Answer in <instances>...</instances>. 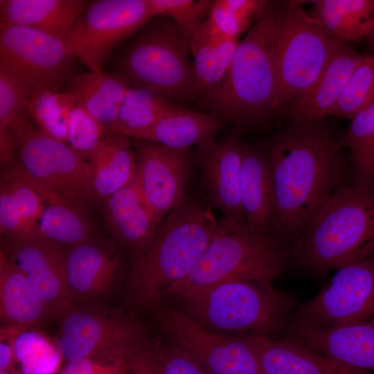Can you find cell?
I'll return each instance as SVG.
<instances>
[{"mask_svg": "<svg viewBox=\"0 0 374 374\" xmlns=\"http://www.w3.org/2000/svg\"><path fill=\"white\" fill-rule=\"evenodd\" d=\"M342 142L350 151L357 186L374 185V104L352 119Z\"/></svg>", "mask_w": 374, "mask_h": 374, "instance_id": "34", "label": "cell"}, {"mask_svg": "<svg viewBox=\"0 0 374 374\" xmlns=\"http://www.w3.org/2000/svg\"><path fill=\"white\" fill-rule=\"evenodd\" d=\"M4 339L10 341L21 374H54L62 360L54 341L28 329Z\"/></svg>", "mask_w": 374, "mask_h": 374, "instance_id": "33", "label": "cell"}, {"mask_svg": "<svg viewBox=\"0 0 374 374\" xmlns=\"http://www.w3.org/2000/svg\"><path fill=\"white\" fill-rule=\"evenodd\" d=\"M288 339L348 366L374 373V321L292 328Z\"/></svg>", "mask_w": 374, "mask_h": 374, "instance_id": "18", "label": "cell"}, {"mask_svg": "<svg viewBox=\"0 0 374 374\" xmlns=\"http://www.w3.org/2000/svg\"><path fill=\"white\" fill-rule=\"evenodd\" d=\"M277 10L270 3L240 41L220 87L206 98L220 114L235 123L258 120L276 110Z\"/></svg>", "mask_w": 374, "mask_h": 374, "instance_id": "5", "label": "cell"}, {"mask_svg": "<svg viewBox=\"0 0 374 374\" xmlns=\"http://www.w3.org/2000/svg\"><path fill=\"white\" fill-rule=\"evenodd\" d=\"M119 261L116 253L91 240L66 249L65 275L73 299L109 292Z\"/></svg>", "mask_w": 374, "mask_h": 374, "instance_id": "24", "label": "cell"}, {"mask_svg": "<svg viewBox=\"0 0 374 374\" xmlns=\"http://www.w3.org/2000/svg\"><path fill=\"white\" fill-rule=\"evenodd\" d=\"M221 125V121L216 114L184 109L162 118L133 138L172 148L187 149L197 145L202 149L215 142V138Z\"/></svg>", "mask_w": 374, "mask_h": 374, "instance_id": "28", "label": "cell"}, {"mask_svg": "<svg viewBox=\"0 0 374 374\" xmlns=\"http://www.w3.org/2000/svg\"><path fill=\"white\" fill-rule=\"evenodd\" d=\"M155 374H209L189 354L169 339L151 344Z\"/></svg>", "mask_w": 374, "mask_h": 374, "instance_id": "41", "label": "cell"}, {"mask_svg": "<svg viewBox=\"0 0 374 374\" xmlns=\"http://www.w3.org/2000/svg\"><path fill=\"white\" fill-rule=\"evenodd\" d=\"M135 154L138 163L136 181L152 211L157 230L185 197L190 171L188 153L187 149L137 140Z\"/></svg>", "mask_w": 374, "mask_h": 374, "instance_id": "15", "label": "cell"}, {"mask_svg": "<svg viewBox=\"0 0 374 374\" xmlns=\"http://www.w3.org/2000/svg\"><path fill=\"white\" fill-rule=\"evenodd\" d=\"M209 30L224 39L238 40L240 36L248 29L251 21L213 1L208 15L204 19Z\"/></svg>", "mask_w": 374, "mask_h": 374, "instance_id": "44", "label": "cell"}, {"mask_svg": "<svg viewBox=\"0 0 374 374\" xmlns=\"http://www.w3.org/2000/svg\"><path fill=\"white\" fill-rule=\"evenodd\" d=\"M130 355L87 357L66 362L57 374H127Z\"/></svg>", "mask_w": 374, "mask_h": 374, "instance_id": "42", "label": "cell"}, {"mask_svg": "<svg viewBox=\"0 0 374 374\" xmlns=\"http://www.w3.org/2000/svg\"><path fill=\"white\" fill-rule=\"evenodd\" d=\"M88 163L96 199L105 201L137 177V159L130 137L110 131Z\"/></svg>", "mask_w": 374, "mask_h": 374, "instance_id": "26", "label": "cell"}, {"mask_svg": "<svg viewBox=\"0 0 374 374\" xmlns=\"http://www.w3.org/2000/svg\"><path fill=\"white\" fill-rule=\"evenodd\" d=\"M19 168L39 184L68 199L80 209L96 199L88 162L69 145L33 126L17 140Z\"/></svg>", "mask_w": 374, "mask_h": 374, "instance_id": "13", "label": "cell"}, {"mask_svg": "<svg viewBox=\"0 0 374 374\" xmlns=\"http://www.w3.org/2000/svg\"><path fill=\"white\" fill-rule=\"evenodd\" d=\"M286 251L269 237L222 217L210 244L193 270L168 287L163 299L179 301L231 280L270 283L286 264Z\"/></svg>", "mask_w": 374, "mask_h": 374, "instance_id": "4", "label": "cell"}, {"mask_svg": "<svg viewBox=\"0 0 374 374\" xmlns=\"http://www.w3.org/2000/svg\"><path fill=\"white\" fill-rule=\"evenodd\" d=\"M76 57L66 42L32 28L0 23V67L35 91L69 79Z\"/></svg>", "mask_w": 374, "mask_h": 374, "instance_id": "9", "label": "cell"}, {"mask_svg": "<svg viewBox=\"0 0 374 374\" xmlns=\"http://www.w3.org/2000/svg\"><path fill=\"white\" fill-rule=\"evenodd\" d=\"M1 180L8 185L15 206L21 218L38 235V222L45 207L40 196L9 165L6 166V170L1 174Z\"/></svg>", "mask_w": 374, "mask_h": 374, "instance_id": "40", "label": "cell"}, {"mask_svg": "<svg viewBox=\"0 0 374 374\" xmlns=\"http://www.w3.org/2000/svg\"><path fill=\"white\" fill-rule=\"evenodd\" d=\"M246 338L256 353L262 374H374L348 366L288 338Z\"/></svg>", "mask_w": 374, "mask_h": 374, "instance_id": "21", "label": "cell"}, {"mask_svg": "<svg viewBox=\"0 0 374 374\" xmlns=\"http://www.w3.org/2000/svg\"><path fill=\"white\" fill-rule=\"evenodd\" d=\"M374 321V256L339 269L296 312L292 328L336 327Z\"/></svg>", "mask_w": 374, "mask_h": 374, "instance_id": "11", "label": "cell"}, {"mask_svg": "<svg viewBox=\"0 0 374 374\" xmlns=\"http://www.w3.org/2000/svg\"><path fill=\"white\" fill-rule=\"evenodd\" d=\"M181 301L185 313L204 327L242 337L281 331L294 304L270 283L244 280L218 283Z\"/></svg>", "mask_w": 374, "mask_h": 374, "instance_id": "6", "label": "cell"}, {"mask_svg": "<svg viewBox=\"0 0 374 374\" xmlns=\"http://www.w3.org/2000/svg\"><path fill=\"white\" fill-rule=\"evenodd\" d=\"M188 35L172 19L157 15L145 24L126 46L118 75L132 87L166 98L197 96Z\"/></svg>", "mask_w": 374, "mask_h": 374, "instance_id": "7", "label": "cell"}, {"mask_svg": "<svg viewBox=\"0 0 374 374\" xmlns=\"http://www.w3.org/2000/svg\"><path fill=\"white\" fill-rule=\"evenodd\" d=\"M33 91L0 67V130L12 133L17 139L33 125L28 103Z\"/></svg>", "mask_w": 374, "mask_h": 374, "instance_id": "36", "label": "cell"}, {"mask_svg": "<svg viewBox=\"0 0 374 374\" xmlns=\"http://www.w3.org/2000/svg\"><path fill=\"white\" fill-rule=\"evenodd\" d=\"M222 6L251 22L260 19L267 10L269 2L258 0H217Z\"/></svg>", "mask_w": 374, "mask_h": 374, "instance_id": "46", "label": "cell"}, {"mask_svg": "<svg viewBox=\"0 0 374 374\" xmlns=\"http://www.w3.org/2000/svg\"><path fill=\"white\" fill-rule=\"evenodd\" d=\"M154 16L169 17L188 35L208 15L213 1L148 0Z\"/></svg>", "mask_w": 374, "mask_h": 374, "instance_id": "39", "label": "cell"}, {"mask_svg": "<svg viewBox=\"0 0 374 374\" xmlns=\"http://www.w3.org/2000/svg\"><path fill=\"white\" fill-rule=\"evenodd\" d=\"M127 374H155L151 344L143 338L131 353Z\"/></svg>", "mask_w": 374, "mask_h": 374, "instance_id": "45", "label": "cell"}, {"mask_svg": "<svg viewBox=\"0 0 374 374\" xmlns=\"http://www.w3.org/2000/svg\"><path fill=\"white\" fill-rule=\"evenodd\" d=\"M37 231L39 238L69 247L90 241L91 234L88 221L72 203L45 206Z\"/></svg>", "mask_w": 374, "mask_h": 374, "instance_id": "32", "label": "cell"}, {"mask_svg": "<svg viewBox=\"0 0 374 374\" xmlns=\"http://www.w3.org/2000/svg\"><path fill=\"white\" fill-rule=\"evenodd\" d=\"M11 239L9 247L2 250L42 303L53 315L71 308L63 246L41 238Z\"/></svg>", "mask_w": 374, "mask_h": 374, "instance_id": "16", "label": "cell"}, {"mask_svg": "<svg viewBox=\"0 0 374 374\" xmlns=\"http://www.w3.org/2000/svg\"><path fill=\"white\" fill-rule=\"evenodd\" d=\"M154 17L148 0L90 1L66 44L91 71L103 72L113 50Z\"/></svg>", "mask_w": 374, "mask_h": 374, "instance_id": "10", "label": "cell"}, {"mask_svg": "<svg viewBox=\"0 0 374 374\" xmlns=\"http://www.w3.org/2000/svg\"><path fill=\"white\" fill-rule=\"evenodd\" d=\"M131 87L120 75L91 71L73 77L66 91L74 102L109 130Z\"/></svg>", "mask_w": 374, "mask_h": 374, "instance_id": "27", "label": "cell"}, {"mask_svg": "<svg viewBox=\"0 0 374 374\" xmlns=\"http://www.w3.org/2000/svg\"><path fill=\"white\" fill-rule=\"evenodd\" d=\"M74 103L67 92L38 88L30 98V118L43 134L68 145V117Z\"/></svg>", "mask_w": 374, "mask_h": 374, "instance_id": "35", "label": "cell"}, {"mask_svg": "<svg viewBox=\"0 0 374 374\" xmlns=\"http://www.w3.org/2000/svg\"><path fill=\"white\" fill-rule=\"evenodd\" d=\"M301 264L339 269L374 254V186L337 188L296 242Z\"/></svg>", "mask_w": 374, "mask_h": 374, "instance_id": "3", "label": "cell"}, {"mask_svg": "<svg viewBox=\"0 0 374 374\" xmlns=\"http://www.w3.org/2000/svg\"><path fill=\"white\" fill-rule=\"evenodd\" d=\"M366 38L369 48L374 51V16L371 30Z\"/></svg>", "mask_w": 374, "mask_h": 374, "instance_id": "48", "label": "cell"}, {"mask_svg": "<svg viewBox=\"0 0 374 374\" xmlns=\"http://www.w3.org/2000/svg\"><path fill=\"white\" fill-rule=\"evenodd\" d=\"M143 339L136 320L122 314L75 309L60 314L53 339L62 360L87 357L129 355Z\"/></svg>", "mask_w": 374, "mask_h": 374, "instance_id": "14", "label": "cell"}, {"mask_svg": "<svg viewBox=\"0 0 374 374\" xmlns=\"http://www.w3.org/2000/svg\"><path fill=\"white\" fill-rule=\"evenodd\" d=\"M87 0H1L0 23L26 26L67 42Z\"/></svg>", "mask_w": 374, "mask_h": 374, "instance_id": "22", "label": "cell"}, {"mask_svg": "<svg viewBox=\"0 0 374 374\" xmlns=\"http://www.w3.org/2000/svg\"><path fill=\"white\" fill-rule=\"evenodd\" d=\"M374 104V56L366 54L357 67L330 116L352 119Z\"/></svg>", "mask_w": 374, "mask_h": 374, "instance_id": "37", "label": "cell"}, {"mask_svg": "<svg viewBox=\"0 0 374 374\" xmlns=\"http://www.w3.org/2000/svg\"><path fill=\"white\" fill-rule=\"evenodd\" d=\"M51 312L34 294L24 276L4 251L0 252L1 338L32 328Z\"/></svg>", "mask_w": 374, "mask_h": 374, "instance_id": "23", "label": "cell"}, {"mask_svg": "<svg viewBox=\"0 0 374 374\" xmlns=\"http://www.w3.org/2000/svg\"><path fill=\"white\" fill-rule=\"evenodd\" d=\"M0 232L15 239L39 238L21 218L16 208L8 185L1 180Z\"/></svg>", "mask_w": 374, "mask_h": 374, "instance_id": "43", "label": "cell"}, {"mask_svg": "<svg viewBox=\"0 0 374 374\" xmlns=\"http://www.w3.org/2000/svg\"><path fill=\"white\" fill-rule=\"evenodd\" d=\"M239 40L213 34L204 20L188 35L197 96L208 98L221 84L229 69Z\"/></svg>", "mask_w": 374, "mask_h": 374, "instance_id": "29", "label": "cell"}, {"mask_svg": "<svg viewBox=\"0 0 374 374\" xmlns=\"http://www.w3.org/2000/svg\"><path fill=\"white\" fill-rule=\"evenodd\" d=\"M157 321L166 338L209 374H262L256 353L246 337L215 332L171 308L161 310Z\"/></svg>", "mask_w": 374, "mask_h": 374, "instance_id": "12", "label": "cell"}, {"mask_svg": "<svg viewBox=\"0 0 374 374\" xmlns=\"http://www.w3.org/2000/svg\"><path fill=\"white\" fill-rule=\"evenodd\" d=\"M240 150V195L246 225L254 234L271 238L275 193L269 157L258 148L242 143Z\"/></svg>", "mask_w": 374, "mask_h": 374, "instance_id": "20", "label": "cell"}, {"mask_svg": "<svg viewBox=\"0 0 374 374\" xmlns=\"http://www.w3.org/2000/svg\"><path fill=\"white\" fill-rule=\"evenodd\" d=\"M240 143L229 136L201 149L199 165L208 204L219 209L226 220L246 225L240 195Z\"/></svg>", "mask_w": 374, "mask_h": 374, "instance_id": "17", "label": "cell"}, {"mask_svg": "<svg viewBox=\"0 0 374 374\" xmlns=\"http://www.w3.org/2000/svg\"><path fill=\"white\" fill-rule=\"evenodd\" d=\"M105 202L113 235L138 253L150 242L156 229L152 211L136 179Z\"/></svg>", "mask_w": 374, "mask_h": 374, "instance_id": "25", "label": "cell"}, {"mask_svg": "<svg viewBox=\"0 0 374 374\" xmlns=\"http://www.w3.org/2000/svg\"><path fill=\"white\" fill-rule=\"evenodd\" d=\"M366 54L341 44L315 83L293 100L289 113L298 125H310L330 115Z\"/></svg>", "mask_w": 374, "mask_h": 374, "instance_id": "19", "label": "cell"}, {"mask_svg": "<svg viewBox=\"0 0 374 374\" xmlns=\"http://www.w3.org/2000/svg\"><path fill=\"white\" fill-rule=\"evenodd\" d=\"M267 156L275 193L274 239L278 244L299 240L342 186L341 145L326 130L297 125L271 141Z\"/></svg>", "mask_w": 374, "mask_h": 374, "instance_id": "1", "label": "cell"}, {"mask_svg": "<svg viewBox=\"0 0 374 374\" xmlns=\"http://www.w3.org/2000/svg\"><path fill=\"white\" fill-rule=\"evenodd\" d=\"M211 208L184 197L161 222L148 245L136 254L127 285L136 306L157 307L163 292L193 270L217 227Z\"/></svg>", "mask_w": 374, "mask_h": 374, "instance_id": "2", "label": "cell"}, {"mask_svg": "<svg viewBox=\"0 0 374 374\" xmlns=\"http://www.w3.org/2000/svg\"><path fill=\"white\" fill-rule=\"evenodd\" d=\"M16 368L14 353L9 341L1 339L0 341V371Z\"/></svg>", "mask_w": 374, "mask_h": 374, "instance_id": "47", "label": "cell"}, {"mask_svg": "<svg viewBox=\"0 0 374 374\" xmlns=\"http://www.w3.org/2000/svg\"><path fill=\"white\" fill-rule=\"evenodd\" d=\"M0 374H21V373L17 368H15L13 370L0 371Z\"/></svg>", "mask_w": 374, "mask_h": 374, "instance_id": "49", "label": "cell"}, {"mask_svg": "<svg viewBox=\"0 0 374 374\" xmlns=\"http://www.w3.org/2000/svg\"><path fill=\"white\" fill-rule=\"evenodd\" d=\"M310 16L335 39L347 43L366 38L373 24V0H317Z\"/></svg>", "mask_w": 374, "mask_h": 374, "instance_id": "30", "label": "cell"}, {"mask_svg": "<svg viewBox=\"0 0 374 374\" xmlns=\"http://www.w3.org/2000/svg\"><path fill=\"white\" fill-rule=\"evenodd\" d=\"M344 44L297 3L278 8L275 24L276 109L292 103L317 80Z\"/></svg>", "mask_w": 374, "mask_h": 374, "instance_id": "8", "label": "cell"}, {"mask_svg": "<svg viewBox=\"0 0 374 374\" xmlns=\"http://www.w3.org/2000/svg\"><path fill=\"white\" fill-rule=\"evenodd\" d=\"M184 109L154 92L131 86L116 121L108 131L133 138L162 118Z\"/></svg>", "mask_w": 374, "mask_h": 374, "instance_id": "31", "label": "cell"}, {"mask_svg": "<svg viewBox=\"0 0 374 374\" xmlns=\"http://www.w3.org/2000/svg\"><path fill=\"white\" fill-rule=\"evenodd\" d=\"M107 131L74 103L69 113L67 143L82 159L87 162L91 159L103 144Z\"/></svg>", "mask_w": 374, "mask_h": 374, "instance_id": "38", "label": "cell"}, {"mask_svg": "<svg viewBox=\"0 0 374 374\" xmlns=\"http://www.w3.org/2000/svg\"><path fill=\"white\" fill-rule=\"evenodd\" d=\"M373 186H374V185H373Z\"/></svg>", "mask_w": 374, "mask_h": 374, "instance_id": "50", "label": "cell"}]
</instances>
